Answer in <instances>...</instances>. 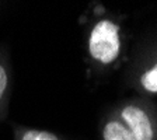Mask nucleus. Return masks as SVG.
Instances as JSON below:
<instances>
[{"mask_svg":"<svg viewBox=\"0 0 157 140\" xmlns=\"http://www.w3.org/2000/svg\"><path fill=\"white\" fill-rule=\"evenodd\" d=\"M118 29L119 27L108 20H102L94 27L88 42L93 58L102 63H111L117 59L119 53Z\"/></svg>","mask_w":157,"mask_h":140,"instance_id":"f257e3e1","label":"nucleus"},{"mask_svg":"<svg viewBox=\"0 0 157 140\" xmlns=\"http://www.w3.org/2000/svg\"><path fill=\"white\" fill-rule=\"evenodd\" d=\"M122 118L129 126V131L136 140H151L153 129L147 115L137 107H126L122 111Z\"/></svg>","mask_w":157,"mask_h":140,"instance_id":"f03ea898","label":"nucleus"},{"mask_svg":"<svg viewBox=\"0 0 157 140\" xmlns=\"http://www.w3.org/2000/svg\"><path fill=\"white\" fill-rule=\"evenodd\" d=\"M104 140H136L129 129L119 122H109L104 129Z\"/></svg>","mask_w":157,"mask_h":140,"instance_id":"7ed1b4c3","label":"nucleus"},{"mask_svg":"<svg viewBox=\"0 0 157 140\" xmlns=\"http://www.w3.org/2000/svg\"><path fill=\"white\" fill-rule=\"evenodd\" d=\"M142 84L150 93H157V65L142 76Z\"/></svg>","mask_w":157,"mask_h":140,"instance_id":"20e7f679","label":"nucleus"},{"mask_svg":"<svg viewBox=\"0 0 157 140\" xmlns=\"http://www.w3.org/2000/svg\"><path fill=\"white\" fill-rule=\"evenodd\" d=\"M21 140H59L55 134L49 132H41V131H28L23 136Z\"/></svg>","mask_w":157,"mask_h":140,"instance_id":"39448f33","label":"nucleus"},{"mask_svg":"<svg viewBox=\"0 0 157 140\" xmlns=\"http://www.w3.org/2000/svg\"><path fill=\"white\" fill-rule=\"evenodd\" d=\"M6 85H7V74H6V72H4V69L0 66V100L3 97Z\"/></svg>","mask_w":157,"mask_h":140,"instance_id":"423d86ee","label":"nucleus"}]
</instances>
